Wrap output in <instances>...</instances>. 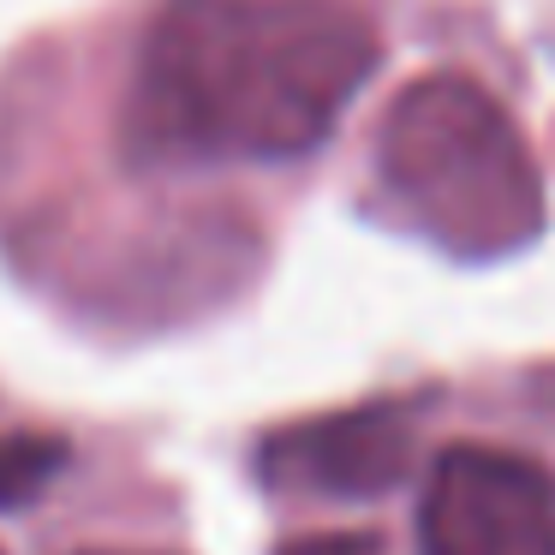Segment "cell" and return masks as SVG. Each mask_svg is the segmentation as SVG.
<instances>
[{
  "instance_id": "obj_1",
  "label": "cell",
  "mask_w": 555,
  "mask_h": 555,
  "mask_svg": "<svg viewBox=\"0 0 555 555\" xmlns=\"http://www.w3.org/2000/svg\"><path fill=\"white\" fill-rule=\"evenodd\" d=\"M376 66V30L340 0H168L126 90L138 168L311 156Z\"/></svg>"
},
{
  "instance_id": "obj_2",
  "label": "cell",
  "mask_w": 555,
  "mask_h": 555,
  "mask_svg": "<svg viewBox=\"0 0 555 555\" xmlns=\"http://www.w3.org/2000/svg\"><path fill=\"white\" fill-rule=\"evenodd\" d=\"M383 204L460 263H495L543 233V173L514 114L466 73L412 78L376 126Z\"/></svg>"
},
{
  "instance_id": "obj_3",
  "label": "cell",
  "mask_w": 555,
  "mask_h": 555,
  "mask_svg": "<svg viewBox=\"0 0 555 555\" xmlns=\"http://www.w3.org/2000/svg\"><path fill=\"white\" fill-rule=\"evenodd\" d=\"M418 555H555V478L490 442L436 454L418 502Z\"/></svg>"
},
{
  "instance_id": "obj_4",
  "label": "cell",
  "mask_w": 555,
  "mask_h": 555,
  "mask_svg": "<svg viewBox=\"0 0 555 555\" xmlns=\"http://www.w3.org/2000/svg\"><path fill=\"white\" fill-rule=\"evenodd\" d=\"M418 418L395 400H371L352 412L305 418L263 436L257 448V478L287 495H328V502H364L406 478Z\"/></svg>"
},
{
  "instance_id": "obj_5",
  "label": "cell",
  "mask_w": 555,
  "mask_h": 555,
  "mask_svg": "<svg viewBox=\"0 0 555 555\" xmlns=\"http://www.w3.org/2000/svg\"><path fill=\"white\" fill-rule=\"evenodd\" d=\"M66 466V436L54 430H0V514L30 507Z\"/></svg>"
},
{
  "instance_id": "obj_6",
  "label": "cell",
  "mask_w": 555,
  "mask_h": 555,
  "mask_svg": "<svg viewBox=\"0 0 555 555\" xmlns=\"http://www.w3.org/2000/svg\"><path fill=\"white\" fill-rule=\"evenodd\" d=\"M275 555H383V550L364 531H305V538H287Z\"/></svg>"
},
{
  "instance_id": "obj_7",
  "label": "cell",
  "mask_w": 555,
  "mask_h": 555,
  "mask_svg": "<svg viewBox=\"0 0 555 555\" xmlns=\"http://www.w3.org/2000/svg\"><path fill=\"white\" fill-rule=\"evenodd\" d=\"M85 555H150V550H85Z\"/></svg>"
}]
</instances>
